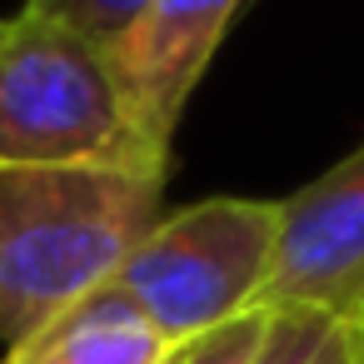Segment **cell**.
<instances>
[{
  "instance_id": "6da1fadb",
  "label": "cell",
  "mask_w": 364,
  "mask_h": 364,
  "mask_svg": "<svg viewBox=\"0 0 364 364\" xmlns=\"http://www.w3.org/2000/svg\"><path fill=\"white\" fill-rule=\"evenodd\" d=\"M165 170L0 165V354L95 294L160 220Z\"/></svg>"
},
{
  "instance_id": "7a4b0ae2",
  "label": "cell",
  "mask_w": 364,
  "mask_h": 364,
  "mask_svg": "<svg viewBox=\"0 0 364 364\" xmlns=\"http://www.w3.org/2000/svg\"><path fill=\"white\" fill-rule=\"evenodd\" d=\"M279 245V200H200L160 215L105 279L175 349L259 309Z\"/></svg>"
},
{
  "instance_id": "3957f363",
  "label": "cell",
  "mask_w": 364,
  "mask_h": 364,
  "mask_svg": "<svg viewBox=\"0 0 364 364\" xmlns=\"http://www.w3.org/2000/svg\"><path fill=\"white\" fill-rule=\"evenodd\" d=\"M0 165L170 170L135 140L105 55L31 11L6 16L0 41Z\"/></svg>"
},
{
  "instance_id": "277c9868",
  "label": "cell",
  "mask_w": 364,
  "mask_h": 364,
  "mask_svg": "<svg viewBox=\"0 0 364 364\" xmlns=\"http://www.w3.org/2000/svg\"><path fill=\"white\" fill-rule=\"evenodd\" d=\"M259 309L364 324V145L279 200V245Z\"/></svg>"
},
{
  "instance_id": "5b68a950",
  "label": "cell",
  "mask_w": 364,
  "mask_h": 364,
  "mask_svg": "<svg viewBox=\"0 0 364 364\" xmlns=\"http://www.w3.org/2000/svg\"><path fill=\"white\" fill-rule=\"evenodd\" d=\"M245 0H150L100 55L135 140L170 160L175 125Z\"/></svg>"
},
{
  "instance_id": "8992f818",
  "label": "cell",
  "mask_w": 364,
  "mask_h": 364,
  "mask_svg": "<svg viewBox=\"0 0 364 364\" xmlns=\"http://www.w3.org/2000/svg\"><path fill=\"white\" fill-rule=\"evenodd\" d=\"M175 354L115 289H95L31 334L21 349L0 354V364H165Z\"/></svg>"
},
{
  "instance_id": "52a82bcc",
  "label": "cell",
  "mask_w": 364,
  "mask_h": 364,
  "mask_svg": "<svg viewBox=\"0 0 364 364\" xmlns=\"http://www.w3.org/2000/svg\"><path fill=\"white\" fill-rule=\"evenodd\" d=\"M150 6V0H26V11L80 36L85 46L105 50L115 36H125V26Z\"/></svg>"
},
{
  "instance_id": "ba28073f",
  "label": "cell",
  "mask_w": 364,
  "mask_h": 364,
  "mask_svg": "<svg viewBox=\"0 0 364 364\" xmlns=\"http://www.w3.org/2000/svg\"><path fill=\"white\" fill-rule=\"evenodd\" d=\"M264 314H269V324H264V339L250 364H309L319 354V344L329 339V329H339V324H329L319 314H299V309H264Z\"/></svg>"
},
{
  "instance_id": "9c48e42d",
  "label": "cell",
  "mask_w": 364,
  "mask_h": 364,
  "mask_svg": "<svg viewBox=\"0 0 364 364\" xmlns=\"http://www.w3.org/2000/svg\"><path fill=\"white\" fill-rule=\"evenodd\" d=\"M264 324H269V314L255 309V314H245V319H235L225 329H210V334L180 344L165 364H250L259 339H264Z\"/></svg>"
},
{
  "instance_id": "30bf717a",
  "label": "cell",
  "mask_w": 364,
  "mask_h": 364,
  "mask_svg": "<svg viewBox=\"0 0 364 364\" xmlns=\"http://www.w3.org/2000/svg\"><path fill=\"white\" fill-rule=\"evenodd\" d=\"M309 364H359V344L349 329H329V339L319 344V354Z\"/></svg>"
},
{
  "instance_id": "8fae6325",
  "label": "cell",
  "mask_w": 364,
  "mask_h": 364,
  "mask_svg": "<svg viewBox=\"0 0 364 364\" xmlns=\"http://www.w3.org/2000/svg\"><path fill=\"white\" fill-rule=\"evenodd\" d=\"M349 334H354V339H359V344H364V324H359V329H349Z\"/></svg>"
},
{
  "instance_id": "7c38bea8",
  "label": "cell",
  "mask_w": 364,
  "mask_h": 364,
  "mask_svg": "<svg viewBox=\"0 0 364 364\" xmlns=\"http://www.w3.org/2000/svg\"><path fill=\"white\" fill-rule=\"evenodd\" d=\"M354 344H359V339H354ZM359 364H364V344H359Z\"/></svg>"
},
{
  "instance_id": "4fadbf2b",
  "label": "cell",
  "mask_w": 364,
  "mask_h": 364,
  "mask_svg": "<svg viewBox=\"0 0 364 364\" xmlns=\"http://www.w3.org/2000/svg\"><path fill=\"white\" fill-rule=\"evenodd\" d=\"M0 41H6V21H0Z\"/></svg>"
}]
</instances>
